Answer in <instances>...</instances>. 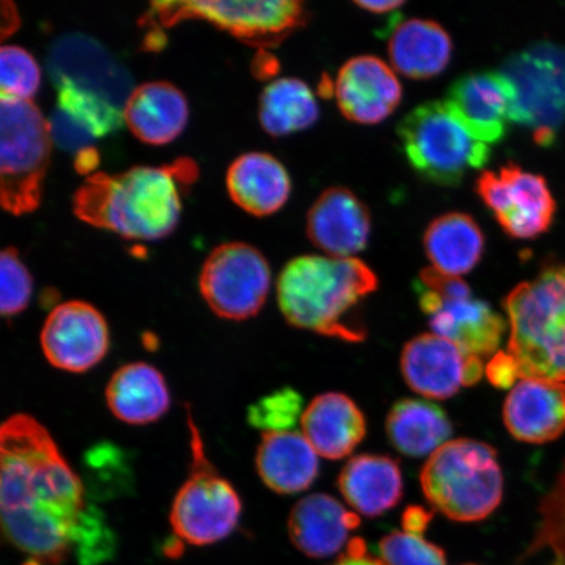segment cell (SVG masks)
Returning <instances> with one entry per match:
<instances>
[{
	"instance_id": "cell-1",
	"label": "cell",
	"mask_w": 565,
	"mask_h": 565,
	"mask_svg": "<svg viewBox=\"0 0 565 565\" xmlns=\"http://www.w3.org/2000/svg\"><path fill=\"white\" fill-rule=\"evenodd\" d=\"M0 466L6 540L35 564L79 556L96 513L49 430L31 415H12L0 429Z\"/></svg>"
},
{
	"instance_id": "cell-2",
	"label": "cell",
	"mask_w": 565,
	"mask_h": 565,
	"mask_svg": "<svg viewBox=\"0 0 565 565\" xmlns=\"http://www.w3.org/2000/svg\"><path fill=\"white\" fill-rule=\"evenodd\" d=\"M198 166L181 158L162 167L87 177L74 194V214L96 228L127 239L154 242L175 230L182 195L198 179Z\"/></svg>"
},
{
	"instance_id": "cell-3",
	"label": "cell",
	"mask_w": 565,
	"mask_h": 565,
	"mask_svg": "<svg viewBox=\"0 0 565 565\" xmlns=\"http://www.w3.org/2000/svg\"><path fill=\"white\" fill-rule=\"evenodd\" d=\"M379 279L356 258L302 256L289 260L277 285L282 316L295 328L345 342H362L363 324L349 320L352 310L376 291Z\"/></svg>"
},
{
	"instance_id": "cell-4",
	"label": "cell",
	"mask_w": 565,
	"mask_h": 565,
	"mask_svg": "<svg viewBox=\"0 0 565 565\" xmlns=\"http://www.w3.org/2000/svg\"><path fill=\"white\" fill-rule=\"evenodd\" d=\"M507 353L519 377L565 383V263L546 265L504 299Z\"/></svg>"
},
{
	"instance_id": "cell-5",
	"label": "cell",
	"mask_w": 565,
	"mask_h": 565,
	"mask_svg": "<svg viewBox=\"0 0 565 565\" xmlns=\"http://www.w3.org/2000/svg\"><path fill=\"white\" fill-rule=\"evenodd\" d=\"M429 504L457 522L482 521L503 499L504 478L491 445L470 439L448 441L420 472Z\"/></svg>"
},
{
	"instance_id": "cell-6",
	"label": "cell",
	"mask_w": 565,
	"mask_h": 565,
	"mask_svg": "<svg viewBox=\"0 0 565 565\" xmlns=\"http://www.w3.org/2000/svg\"><path fill=\"white\" fill-rule=\"evenodd\" d=\"M397 132L409 166L436 185L457 186L490 160V146L472 136L445 103L416 106Z\"/></svg>"
},
{
	"instance_id": "cell-7",
	"label": "cell",
	"mask_w": 565,
	"mask_h": 565,
	"mask_svg": "<svg viewBox=\"0 0 565 565\" xmlns=\"http://www.w3.org/2000/svg\"><path fill=\"white\" fill-rule=\"evenodd\" d=\"M53 137L33 102L0 97V202L12 215L38 210Z\"/></svg>"
},
{
	"instance_id": "cell-8",
	"label": "cell",
	"mask_w": 565,
	"mask_h": 565,
	"mask_svg": "<svg viewBox=\"0 0 565 565\" xmlns=\"http://www.w3.org/2000/svg\"><path fill=\"white\" fill-rule=\"evenodd\" d=\"M183 20H204L245 44L273 47L306 25L308 11L296 0H174L152 2L139 24L161 30Z\"/></svg>"
},
{
	"instance_id": "cell-9",
	"label": "cell",
	"mask_w": 565,
	"mask_h": 565,
	"mask_svg": "<svg viewBox=\"0 0 565 565\" xmlns=\"http://www.w3.org/2000/svg\"><path fill=\"white\" fill-rule=\"evenodd\" d=\"M192 466L190 475L173 499L171 525L182 542L210 546L230 536L238 525L243 503L227 479L206 456L201 435L188 409Z\"/></svg>"
},
{
	"instance_id": "cell-10",
	"label": "cell",
	"mask_w": 565,
	"mask_h": 565,
	"mask_svg": "<svg viewBox=\"0 0 565 565\" xmlns=\"http://www.w3.org/2000/svg\"><path fill=\"white\" fill-rule=\"evenodd\" d=\"M500 73L512 88V122L527 127L543 147L565 122V46L535 42L507 58Z\"/></svg>"
},
{
	"instance_id": "cell-11",
	"label": "cell",
	"mask_w": 565,
	"mask_h": 565,
	"mask_svg": "<svg viewBox=\"0 0 565 565\" xmlns=\"http://www.w3.org/2000/svg\"><path fill=\"white\" fill-rule=\"evenodd\" d=\"M271 287L270 266L264 254L245 243L215 247L202 266V298L216 316L244 321L259 313Z\"/></svg>"
},
{
	"instance_id": "cell-12",
	"label": "cell",
	"mask_w": 565,
	"mask_h": 565,
	"mask_svg": "<svg viewBox=\"0 0 565 565\" xmlns=\"http://www.w3.org/2000/svg\"><path fill=\"white\" fill-rule=\"evenodd\" d=\"M477 193L513 238L539 237L553 224L556 203L546 180L514 162L480 174Z\"/></svg>"
},
{
	"instance_id": "cell-13",
	"label": "cell",
	"mask_w": 565,
	"mask_h": 565,
	"mask_svg": "<svg viewBox=\"0 0 565 565\" xmlns=\"http://www.w3.org/2000/svg\"><path fill=\"white\" fill-rule=\"evenodd\" d=\"M110 331L100 310L86 301L60 303L41 331V349L49 363L70 373H84L108 355Z\"/></svg>"
},
{
	"instance_id": "cell-14",
	"label": "cell",
	"mask_w": 565,
	"mask_h": 565,
	"mask_svg": "<svg viewBox=\"0 0 565 565\" xmlns=\"http://www.w3.org/2000/svg\"><path fill=\"white\" fill-rule=\"evenodd\" d=\"M415 292L434 334L454 342L466 356L483 360L498 353L508 322L489 303L472 295L441 298L418 281Z\"/></svg>"
},
{
	"instance_id": "cell-15",
	"label": "cell",
	"mask_w": 565,
	"mask_h": 565,
	"mask_svg": "<svg viewBox=\"0 0 565 565\" xmlns=\"http://www.w3.org/2000/svg\"><path fill=\"white\" fill-rule=\"evenodd\" d=\"M49 71L53 82L65 79L121 109L132 92L131 76L121 63L83 34H67L55 41L49 55Z\"/></svg>"
},
{
	"instance_id": "cell-16",
	"label": "cell",
	"mask_w": 565,
	"mask_h": 565,
	"mask_svg": "<svg viewBox=\"0 0 565 565\" xmlns=\"http://www.w3.org/2000/svg\"><path fill=\"white\" fill-rule=\"evenodd\" d=\"M444 103L472 136L489 146L505 137L512 121V88L500 71L458 77Z\"/></svg>"
},
{
	"instance_id": "cell-17",
	"label": "cell",
	"mask_w": 565,
	"mask_h": 565,
	"mask_svg": "<svg viewBox=\"0 0 565 565\" xmlns=\"http://www.w3.org/2000/svg\"><path fill=\"white\" fill-rule=\"evenodd\" d=\"M334 95L339 109L352 122L376 125L398 108L402 86L383 60L360 55L339 71Z\"/></svg>"
},
{
	"instance_id": "cell-18",
	"label": "cell",
	"mask_w": 565,
	"mask_h": 565,
	"mask_svg": "<svg viewBox=\"0 0 565 565\" xmlns=\"http://www.w3.org/2000/svg\"><path fill=\"white\" fill-rule=\"evenodd\" d=\"M371 231L369 207L344 188H331L318 196L307 218L310 242L335 258H352L364 250Z\"/></svg>"
},
{
	"instance_id": "cell-19",
	"label": "cell",
	"mask_w": 565,
	"mask_h": 565,
	"mask_svg": "<svg viewBox=\"0 0 565 565\" xmlns=\"http://www.w3.org/2000/svg\"><path fill=\"white\" fill-rule=\"evenodd\" d=\"M503 419L515 440L547 444L565 433V383L522 379L504 402Z\"/></svg>"
},
{
	"instance_id": "cell-20",
	"label": "cell",
	"mask_w": 565,
	"mask_h": 565,
	"mask_svg": "<svg viewBox=\"0 0 565 565\" xmlns=\"http://www.w3.org/2000/svg\"><path fill=\"white\" fill-rule=\"evenodd\" d=\"M468 359L454 342L436 334L409 341L401 356V371L409 387L426 398L447 399L465 386Z\"/></svg>"
},
{
	"instance_id": "cell-21",
	"label": "cell",
	"mask_w": 565,
	"mask_h": 565,
	"mask_svg": "<svg viewBox=\"0 0 565 565\" xmlns=\"http://www.w3.org/2000/svg\"><path fill=\"white\" fill-rule=\"evenodd\" d=\"M399 18L395 17L383 31L388 38L393 67L416 81L440 75L454 54L448 32L433 20Z\"/></svg>"
},
{
	"instance_id": "cell-22",
	"label": "cell",
	"mask_w": 565,
	"mask_h": 565,
	"mask_svg": "<svg viewBox=\"0 0 565 565\" xmlns=\"http://www.w3.org/2000/svg\"><path fill=\"white\" fill-rule=\"evenodd\" d=\"M359 525L358 514L345 510L337 499L327 493H313L292 508L288 533L302 554L321 559L341 551Z\"/></svg>"
},
{
	"instance_id": "cell-23",
	"label": "cell",
	"mask_w": 565,
	"mask_h": 565,
	"mask_svg": "<svg viewBox=\"0 0 565 565\" xmlns=\"http://www.w3.org/2000/svg\"><path fill=\"white\" fill-rule=\"evenodd\" d=\"M124 121L143 143L164 146L185 130L189 104L172 83L148 82L134 88L127 98Z\"/></svg>"
},
{
	"instance_id": "cell-24",
	"label": "cell",
	"mask_w": 565,
	"mask_h": 565,
	"mask_svg": "<svg viewBox=\"0 0 565 565\" xmlns=\"http://www.w3.org/2000/svg\"><path fill=\"white\" fill-rule=\"evenodd\" d=\"M301 427L317 455L328 459L350 456L366 434L362 409L341 393H324L310 402Z\"/></svg>"
},
{
	"instance_id": "cell-25",
	"label": "cell",
	"mask_w": 565,
	"mask_h": 565,
	"mask_svg": "<svg viewBox=\"0 0 565 565\" xmlns=\"http://www.w3.org/2000/svg\"><path fill=\"white\" fill-rule=\"evenodd\" d=\"M105 398L111 414L132 426L158 422L171 407V393L164 376L143 362L117 370L106 385Z\"/></svg>"
},
{
	"instance_id": "cell-26",
	"label": "cell",
	"mask_w": 565,
	"mask_h": 565,
	"mask_svg": "<svg viewBox=\"0 0 565 565\" xmlns=\"http://www.w3.org/2000/svg\"><path fill=\"white\" fill-rule=\"evenodd\" d=\"M285 166L271 154L249 152L232 162L227 172L231 200L254 216L275 214L291 194Z\"/></svg>"
},
{
	"instance_id": "cell-27",
	"label": "cell",
	"mask_w": 565,
	"mask_h": 565,
	"mask_svg": "<svg viewBox=\"0 0 565 565\" xmlns=\"http://www.w3.org/2000/svg\"><path fill=\"white\" fill-rule=\"evenodd\" d=\"M338 487L353 511L376 518L399 503L404 494V478L393 458L362 455L345 463L338 478Z\"/></svg>"
},
{
	"instance_id": "cell-28",
	"label": "cell",
	"mask_w": 565,
	"mask_h": 565,
	"mask_svg": "<svg viewBox=\"0 0 565 565\" xmlns=\"http://www.w3.org/2000/svg\"><path fill=\"white\" fill-rule=\"evenodd\" d=\"M256 466L268 489L280 494L308 490L320 470L317 451L306 436L295 430L264 434Z\"/></svg>"
},
{
	"instance_id": "cell-29",
	"label": "cell",
	"mask_w": 565,
	"mask_h": 565,
	"mask_svg": "<svg viewBox=\"0 0 565 565\" xmlns=\"http://www.w3.org/2000/svg\"><path fill=\"white\" fill-rule=\"evenodd\" d=\"M423 242L434 268L459 278L479 264L486 244L475 218L462 212H449L435 218L424 233Z\"/></svg>"
},
{
	"instance_id": "cell-30",
	"label": "cell",
	"mask_w": 565,
	"mask_h": 565,
	"mask_svg": "<svg viewBox=\"0 0 565 565\" xmlns=\"http://www.w3.org/2000/svg\"><path fill=\"white\" fill-rule=\"evenodd\" d=\"M386 433L393 447L408 457L433 456L447 444L454 426L443 409L422 399H401L391 408Z\"/></svg>"
},
{
	"instance_id": "cell-31",
	"label": "cell",
	"mask_w": 565,
	"mask_h": 565,
	"mask_svg": "<svg viewBox=\"0 0 565 565\" xmlns=\"http://www.w3.org/2000/svg\"><path fill=\"white\" fill-rule=\"evenodd\" d=\"M258 116L268 136L278 138L309 129L320 117V108L307 83L281 77L263 90Z\"/></svg>"
},
{
	"instance_id": "cell-32",
	"label": "cell",
	"mask_w": 565,
	"mask_h": 565,
	"mask_svg": "<svg viewBox=\"0 0 565 565\" xmlns=\"http://www.w3.org/2000/svg\"><path fill=\"white\" fill-rule=\"evenodd\" d=\"M54 86L56 110L82 127L92 138L108 137L121 129L124 109L119 106L65 79L54 81Z\"/></svg>"
},
{
	"instance_id": "cell-33",
	"label": "cell",
	"mask_w": 565,
	"mask_h": 565,
	"mask_svg": "<svg viewBox=\"0 0 565 565\" xmlns=\"http://www.w3.org/2000/svg\"><path fill=\"white\" fill-rule=\"evenodd\" d=\"M540 518L529 553L548 550L554 555V565H565V463L553 489L542 500Z\"/></svg>"
},
{
	"instance_id": "cell-34",
	"label": "cell",
	"mask_w": 565,
	"mask_h": 565,
	"mask_svg": "<svg viewBox=\"0 0 565 565\" xmlns=\"http://www.w3.org/2000/svg\"><path fill=\"white\" fill-rule=\"evenodd\" d=\"M303 399L292 387L265 395L247 409V422L265 434L288 433L302 418Z\"/></svg>"
},
{
	"instance_id": "cell-35",
	"label": "cell",
	"mask_w": 565,
	"mask_h": 565,
	"mask_svg": "<svg viewBox=\"0 0 565 565\" xmlns=\"http://www.w3.org/2000/svg\"><path fill=\"white\" fill-rule=\"evenodd\" d=\"M41 70L25 49L6 45L0 51V97L32 102L40 88Z\"/></svg>"
},
{
	"instance_id": "cell-36",
	"label": "cell",
	"mask_w": 565,
	"mask_h": 565,
	"mask_svg": "<svg viewBox=\"0 0 565 565\" xmlns=\"http://www.w3.org/2000/svg\"><path fill=\"white\" fill-rule=\"evenodd\" d=\"M33 292V278L15 247H6L0 254V312L11 318L24 312Z\"/></svg>"
},
{
	"instance_id": "cell-37",
	"label": "cell",
	"mask_w": 565,
	"mask_h": 565,
	"mask_svg": "<svg viewBox=\"0 0 565 565\" xmlns=\"http://www.w3.org/2000/svg\"><path fill=\"white\" fill-rule=\"evenodd\" d=\"M381 561L385 565H447L440 547L406 532H394L380 542Z\"/></svg>"
},
{
	"instance_id": "cell-38",
	"label": "cell",
	"mask_w": 565,
	"mask_h": 565,
	"mask_svg": "<svg viewBox=\"0 0 565 565\" xmlns=\"http://www.w3.org/2000/svg\"><path fill=\"white\" fill-rule=\"evenodd\" d=\"M49 125H51L53 139L65 150L81 151L82 148L89 147V141L94 139L60 110H56Z\"/></svg>"
},
{
	"instance_id": "cell-39",
	"label": "cell",
	"mask_w": 565,
	"mask_h": 565,
	"mask_svg": "<svg viewBox=\"0 0 565 565\" xmlns=\"http://www.w3.org/2000/svg\"><path fill=\"white\" fill-rule=\"evenodd\" d=\"M486 374L490 383L500 388L513 387L520 381L518 369L507 352L494 353L487 365Z\"/></svg>"
},
{
	"instance_id": "cell-40",
	"label": "cell",
	"mask_w": 565,
	"mask_h": 565,
	"mask_svg": "<svg viewBox=\"0 0 565 565\" xmlns=\"http://www.w3.org/2000/svg\"><path fill=\"white\" fill-rule=\"evenodd\" d=\"M334 565H385L383 561L374 559L366 554L365 543L355 539L350 542L348 553Z\"/></svg>"
},
{
	"instance_id": "cell-41",
	"label": "cell",
	"mask_w": 565,
	"mask_h": 565,
	"mask_svg": "<svg viewBox=\"0 0 565 565\" xmlns=\"http://www.w3.org/2000/svg\"><path fill=\"white\" fill-rule=\"evenodd\" d=\"M433 514H429L422 507H409L404 514V529L406 533L422 535L427 529Z\"/></svg>"
},
{
	"instance_id": "cell-42",
	"label": "cell",
	"mask_w": 565,
	"mask_h": 565,
	"mask_svg": "<svg viewBox=\"0 0 565 565\" xmlns=\"http://www.w3.org/2000/svg\"><path fill=\"white\" fill-rule=\"evenodd\" d=\"M252 67L253 74L256 75L258 79H268V77L278 73L279 62L274 55L266 52H259V54L256 55V58L253 60Z\"/></svg>"
},
{
	"instance_id": "cell-43",
	"label": "cell",
	"mask_w": 565,
	"mask_h": 565,
	"mask_svg": "<svg viewBox=\"0 0 565 565\" xmlns=\"http://www.w3.org/2000/svg\"><path fill=\"white\" fill-rule=\"evenodd\" d=\"M98 162H100V154H98L95 147L89 146L82 148L81 151L76 152L74 166L76 171L81 174H89L95 172V169L98 167Z\"/></svg>"
},
{
	"instance_id": "cell-44",
	"label": "cell",
	"mask_w": 565,
	"mask_h": 565,
	"mask_svg": "<svg viewBox=\"0 0 565 565\" xmlns=\"http://www.w3.org/2000/svg\"><path fill=\"white\" fill-rule=\"evenodd\" d=\"M360 9L374 13V15H385L399 10V7L404 6V2H395V0H377V2H371V0H364V2H355Z\"/></svg>"
},
{
	"instance_id": "cell-45",
	"label": "cell",
	"mask_w": 565,
	"mask_h": 565,
	"mask_svg": "<svg viewBox=\"0 0 565 565\" xmlns=\"http://www.w3.org/2000/svg\"><path fill=\"white\" fill-rule=\"evenodd\" d=\"M20 19L15 6L9 2L2 3V34L3 39L18 30Z\"/></svg>"
},
{
	"instance_id": "cell-46",
	"label": "cell",
	"mask_w": 565,
	"mask_h": 565,
	"mask_svg": "<svg viewBox=\"0 0 565 565\" xmlns=\"http://www.w3.org/2000/svg\"><path fill=\"white\" fill-rule=\"evenodd\" d=\"M167 44L166 34L159 28H150L143 40V47L148 52H159Z\"/></svg>"
},
{
	"instance_id": "cell-47",
	"label": "cell",
	"mask_w": 565,
	"mask_h": 565,
	"mask_svg": "<svg viewBox=\"0 0 565 565\" xmlns=\"http://www.w3.org/2000/svg\"><path fill=\"white\" fill-rule=\"evenodd\" d=\"M470 565V564H469Z\"/></svg>"
}]
</instances>
